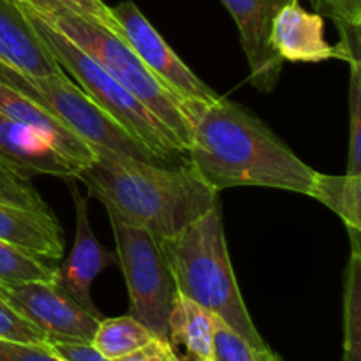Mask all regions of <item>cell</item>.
I'll return each instance as SVG.
<instances>
[{"label":"cell","instance_id":"obj_1","mask_svg":"<svg viewBox=\"0 0 361 361\" xmlns=\"http://www.w3.org/2000/svg\"><path fill=\"white\" fill-rule=\"evenodd\" d=\"M178 104L190 130L189 164L215 192L257 185L309 196L316 171L252 113L224 97Z\"/></svg>","mask_w":361,"mask_h":361},{"label":"cell","instance_id":"obj_2","mask_svg":"<svg viewBox=\"0 0 361 361\" xmlns=\"http://www.w3.org/2000/svg\"><path fill=\"white\" fill-rule=\"evenodd\" d=\"M94 161L76 175L92 196L126 224L147 229L159 242L175 238L215 208V192L190 164L166 168L108 148L92 147Z\"/></svg>","mask_w":361,"mask_h":361},{"label":"cell","instance_id":"obj_3","mask_svg":"<svg viewBox=\"0 0 361 361\" xmlns=\"http://www.w3.org/2000/svg\"><path fill=\"white\" fill-rule=\"evenodd\" d=\"M176 291L200 303L257 349L267 342L254 326L242 298L226 245L221 204L182 233L161 242Z\"/></svg>","mask_w":361,"mask_h":361},{"label":"cell","instance_id":"obj_4","mask_svg":"<svg viewBox=\"0 0 361 361\" xmlns=\"http://www.w3.org/2000/svg\"><path fill=\"white\" fill-rule=\"evenodd\" d=\"M21 9L30 18L35 32L49 53L55 56L59 66L76 80L78 87L109 118L115 120L127 134L145 145L162 162H173L180 155H187L185 147L180 143L173 130L162 123L140 99L123 88L115 78L109 76L92 56H88L83 49L78 48L73 41L46 23L37 14L25 7Z\"/></svg>","mask_w":361,"mask_h":361},{"label":"cell","instance_id":"obj_5","mask_svg":"<svg viewBox=\"0 0 361 361\" xmlns=\"http://www.w3.org/2000/svg\"><path fill=\"white\" fill-rule=\"evenodd\" d=\"M37 16L66 35L78 48L83 49L109 76L115 78L134 97L140 99L162 123L173 130L185 150H189V123L183 116L178 101L148 71V67L141 62L140 56L122 37L76 14H37Z\"/></svg>","mask_w":361,"mask_h":361},{"label":"cell","instance_id":"obj_6","mask_svg":"<svg viewBox=\"0 0 361 361\" xmlns=\"http://www.w3.org/2000/svg\"><path fill=\"white\" fill-rule=\"evenodd\" d=\"M0 83L7 85L25 97L37 102L67 129L87 141L90 147L108 148V150H115L127 157L152 162V164H166L145 145L127 134L101 108H97L94 101L66 74L51 78H34L18 73L0 62Z\"/></svg>","mask_w":361,"mask_h":361},{"label":"cell","instance_id":"obj_7","mask_svg":"<svg viewBox=\"0 0 361 361\" xmlns=\"http://www.w3.org/2000/svg\"><path fill=\"white\" fill-rule=\"evenodd\" d=\"M116 242V257L129 289V316L155 337L168 341V316L176 284L161 242L147 229L126 224L108 212Z\"/></svg>","mask_w":361,"mask_h":361},{"label":"cell","instance_id":"obj_8","mask_svg":"<svg viewBox=\"0 0 361 361\" xmlns=\"http://www.w3.org/2000/svg\"><path fill=\"white\" fill-rule=\"evenodd\" d=\"M0 298L39 328L48 341L92 342L101 321L55 281L0 282Z\"/></svg>","mask_w":361,"mask_h":361},{"label":"cell","instance_id":"obj_9","mask_svg":"<svg viewBox=\"0 0 361 361\" xmlns=\"http://www.w3.org/2000/svg\"><path fill=\"white\" fill-rule=\"evenodd\" d=\"M111 13L120 27V37L129 44V48L140 56L141 62L168 88L176 101L197 99L214 102L221 97L173 51L171 46L162 39L136 4L126 0L111 7Z\"/></svg>","mask_w":361,"mask_h":361},{"label":"cell","instance_id":"obj_10","mask_svg":"<svg viewBox=\"0 0 361 361\" xmlns=\"http://www.w3.org/2000/svg\"><path fill=\"white\" fill-rule=\"evenodd\" d=\"M238 27L243 51L249 62V81L259 92L274 90L284 60L270 42L271 25L279 11L291 0H221Z\"/></svg>","mask_w":361,"mask_h":361},{"label":"cell","instance_id":"obj_11","mask_svg":"<svg viewBox=\"0 0 361 361\" xmlns=\"http://www.w3.org/2000/svg\"><path fill=\"white\" fill-rule=\"evenodd\" d=\"M67 182L71 185L74 208H76V233H74V245L66 263L62 264V268H56L55 282L67 295L73 296L85 310L102 319L101 312L95 309L94 300H92V282L102 270L118 263V257L116 254L106 250L95 238L90 222H88L87 197L80 196L71 180Z\"/></svg>","mask_w":361,"mask_h":361},{"label":"cell","instance_id":"obj_12","mask_svg":"<svg viewBox=\"0 0 361 361\" xmlns=\"http://www.w3.org/2000/svg\"><path fill=\"white\" fill-rule=\"evenodd\" d=\"M270 42L274 51L289 62H323L338 59L349 62L341 44H330L324 37L323 14L309 13L300 0L286 4L271 25Z\"/></svg>","mask_w":361,"mask_h":361},{"label":"cell","instance_id":"obj_13","mask_svg":"<svg viewBox=\"0 0 361 361\" xmlns=\"http://www.w3.org/2000/svg\"><path fill=\"white\" fill-rule=\"evenodd\" d=\"M0 62L34 78L66 74L14 0H0Z\"/></svg>","mask_w":361,"mask_h":361},{"label":"cell","instance_id":"obj_14","mask_svg":"<svg viewBox=\"0 0 361 361\" xmlns=\"http://www.w3.org/2000/svg\"><path fill=\"white\" fill-rule=\"evenodd\" d=\"M0 161L21 176L42 173L59 178L74 180L81 171L80 166L63 157L49 141L28 127L7 118L0 113Z\"/></svg>","mask_w":361,"mask_h":361},{"label":"cell","instance_id":"obj_15","mask_svg":"<svg viewBox=\"0 0 361 361\" xmlns=\"http://www.w3.org/2000/svg\"><path fill=\"white\" fill-rule=\"evenodd\" d=\"M0 113L37 133L39 136L49 141L63 157L80 166L81 169L94 161L95 152L87 141L67 129L37 102L25 97L20 92L13 90L4 83H0Z\"/></svg>","mask_w":361,"mask_h":361},{"label":"cell","instance_id":"obj_16","mask_svg":"<svg viewBox=\"0 0 361 361\" xmlns=\"http://www.w3.org/2000/svg\"><path fill=\"white\" fill-rule=\"evenodd\" d=\"M0 240L39 259H60L63 254L62 229L51 210L0 203Z\"/></svg>","mask_w":361,"mask_h":361},{"label":"cell","instance_id":"obj_17","mask_svg":"<svg viewBox=\"0 0 361 361\" xmlns=\"http://www.w3.org/2000/svg\"><path fill=\"white\" fill-rule=\"evenodd\" d=\"M215 314L176 291L168 316V341L196 358L214 361Z\"/></svg>","mask_w":361,"mask_h":361},{"label":"cell","instance_id":"obj_18","mask_svg":"<svg viewBox=\"0 0 361 361\" xmlns=\"http://www.w3.org/2000/svg\"><path fill=\"white\" fill-rule=\"evenodd\" d=\"M309 196L334 210L345 228L361 231V175H314Z\"/></svg>","mask_w":361,"mask_h":361},{"label":"cell","instance_id":"obj_19","mask_svg":"<svg viewBox=\"0 0 361 361\" xmlns=\"http://www.w3.org/2000/svg\"><path fill=\"white\" fill-rule=\"evenodd\" d=\"M154 338L157 337L133 316L113 317V319L102 317L92 338V344L106 358L116 361L150 344Z\"/></svg>","mask_w":361,"mask_h":361},{"label":"cell","instance_id":"obj_20","mask_svg":"<svg viewBox=\"0 0 361 361\" xmlns=\"http://www.w3.org/2000/svg\"><path fill=\"white\" fill-rule=\"evenodd\" d=\"M361 361V247L353 245L345 271L344 291V358Z\"/></svg>","mask_w":361,"mask_h":361},{"label":"cell","instance_id":"obj_21","mask_svg":"<svg viewBox=\"0 0 361 361\" xmlns=\"http://www.w3.org/2000/svg\"><path fill=\"white\" fill-rule=\"evenodd\" d=\"M21 7L37 14H76L88 21L108 28L120 37V27L111 13V7L102 0H14Z\"/></svg>","mask_w":361,"mask_h":361},{"label":"cell","instance_id":"obj_22","mask_svg":"<svg viewBox=\"0 0 361 361\" xmlns=\"http://www.w3.org/2000/svg\"><path fill=\"white\" fill-rule=\"evenodd\" d=\"M56 268L0 240V282L55 281Z\"/></svg>","mask_w":361,"mask_h":361},{"label":"cell","instance_id":"obj_23","mask_svg":"<svg viewBox=\"0 0 361 361\" xmlns=\"http://www.w3.org/2000/svg\"><path fill=\"white\" fill-rule=\"evenodd\" d=\"M214 361H281L270 348L257 349L215 316Z\"/></svg>","mask_w":361,"mask_h":361},{"label":"cell","instance_id":"obj_24","mask_svg":"<svg viewBox=\"0 0 361 361\" xmlns=\"http://www.w3.org/2000/svg\"><path fill=\"white\" fill-rule=\"evenodd\" d=\"M351 66L349 81L348 175H361V63Z\"/></svg>","mask_w":361,"mask_h":361},{"label":"cell","instance_id":"obj_25","mask_svg":"<svg viewBox=\"0 0 361 361\" xmlns=\"http://www.w3.org/2000/svg\"><path fill=\"white\" fill-rule=\"evenodd\" d=\"M0 203L49 210L41 194L34 189L30 180L11 169L2 161H0Z\"/></svg>","mask_w":361,"mask_h":361},{"label":"cell","instance_id":"obj_26","mask_svg":"<svg viewBox=\"0 0 361 361\" xmlns=\"http://www.w3.org/2000/svg\"><path fill=\"white\" fill-rule=\"evenodd\" d=\"M0 338L27 342V344H48V337L25 317H21L2 298H0Z\"/></svg>","mask_w":361,"mask_h":361},{"label":"cell","instance_id":"obj_27","mask_svg":"<svg viewBox=\"0 0 361 361\" xmlns=\"http://www.w3.org/2000/svg\"><path fill=\"white\" fill-rule=\"evenodd\" d=\"M0 361H62L48 344H27L0 338Z\"/></svg>","mask_w":361,"mask_h":361},{"label":"cell","instance_id":"obj_28","mask_svg":"<svg viewBox=\"0 0 361 361\" xmlns=\"http://www.w3.org/2000/svg\"><path fill=\"white\" fill-rule=\"evenodd\" d=\"M48 348L62 361H113L83 341H48Z\"/></svg>","mask_w":361,"mask_h":361},{"label":"cell","instance_id":"obj_29","mask_svg":"<svg viewBox=\"0 0 361 361\" xmlns=\"http://www.w3.org/2000/svg\"><path fill=\"white\" fill-rule=\"evenodd\" d=\"M319 14H326L334 21L361 27V0H314Z\"/></svg>","mask_w":361,"mask_h":361},{"label":"cell","instance_id":"obj_30","mask_svg":"<svg viewBox=\"0 0 361 361\" xmlns=\"http://www.w3.org/2000/svg\"><path fill=\"white\" fill-rule=\"evenodd\" d=\"M116 361H180L176 348H173L171 342L166 338H154L150 344L143 345L137 351L130 353L129 356Z\"/></svg>","mask_w":361,"mask_h":361},{"label":"cell","instance_id":"obj_31","mask_svg":"<svg viewBox=\"0 0 361 361\" xmlns=\"http://www.w3.org/2000/svg\"><path fill=\"white\" fill-rule=\"evenodd\" d=\"M178 360L180 361H207V360L196 358V356L192 355H187V353H178Z\"/></svg>","mask_w":361,"mask_h":361}]
</instances>
